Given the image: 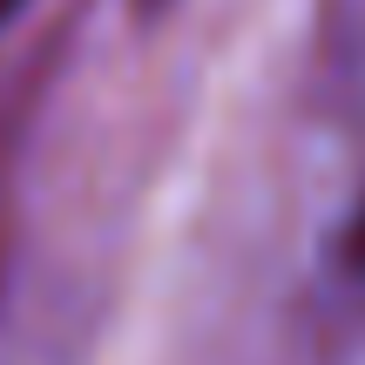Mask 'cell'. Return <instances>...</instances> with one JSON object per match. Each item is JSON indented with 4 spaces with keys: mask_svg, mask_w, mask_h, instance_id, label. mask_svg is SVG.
I'll list each match as a JSON object with an SVG mask.
<instances>
[{
    "mask_svg": "<svg viewBox=\"0 0 365 365\" xmlns=\"http://www.w3.org/2000/svg\"><path fill=\"white\" fill-rule=\"evenodd\" d=\"M352 257H359V271H365V223H359V237H352Z\"/></svg>",
    "mask_w": 365,
    "mask_h": 365,
    "instance_id": "7a4b0ae2",
    "label": "cell"
},
{
    "mask_svg": "<svg viewBox=\"0 0 365 365\" xmlns=\"http://www.w3.org/2000/svg\"><path fill=\"white\" fill-rule=\"evenodd\" d=\"M21 7H27V0H0V27H7V21H14Z\"/></svg>",
    "mask_w": 365,
    "mask_h": 365,
    "instance_id": "6da1fadb",
    "label": "cell"
}]
</instances>
